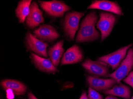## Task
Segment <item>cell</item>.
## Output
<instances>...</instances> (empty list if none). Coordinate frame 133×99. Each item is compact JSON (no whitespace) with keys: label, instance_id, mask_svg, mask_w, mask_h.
Returning a JSON list of instances; mask_svg holds the SVG:
<instances>
[{"label":"cell","instance_id":"1","mask_svg":"<svg viewBox=\"0 0 133 99\" xmlns=\"http://www.w3.org/2000/svg\"><path fill=\"white\" fill-rule=\"evenodd\" d=\"M97 20L98 16L95 12L87 15L81 24L76 39L77 42L92 41L99 37L100 33L95 27Z\"/></svg>","mask_w":133,"mask_h":99},{"label":"cell","instance_id":"2","mask_svg":"<svg viewBox=\"0 0 133 99\" xmlns=\"http://www.w3.org/2000/svg\"><path fill=\"white\" fill-rule=\"evenodd\" d=\"M133 68V48L129 49L127 54L119 66L113 73L110 74L109 77L114 79L119 84L129 74Z\"/></svg>","mask_w":133,"mask_h":99},{"label":"cell","instance_id":"3","mask_svg":"<svg viewBox=\"0 0 133 99\" xmlns=\"http://www.w3.org/2000/svg\"><path fill=\"white\" fill-rule=\"evenodd\" d=\"M84 15L83 12L74 11L69 12L66 15L64 21V32L70 40H74L80 20Z\"/></svg>","mask_w":133,"mask_h":99},{"label":"cell","instance_id":"4","mask_svg":"<svg viewBox=\"0 0 133 99\" xmlns=\"http://www.w3.org/2000/svg\"><path fill=\"white\" fill-rule=\"evenodd\" d=\"M39 3L41 8L48 14L54 17H62L65 12L71 9L69 6L62 1H39Z\"/></svg>","mask_w":133,"mask_h":99},{"label":"cell","instance_id":"5","mask_svg":"<svg viewBox=\"0 0 133 99\" xmlns=\"http://www.w3.org/2000/svg\"><path fill=\"white\" fill-rule=\"evenodd\" d=\"M82 66L93 77H109V68L107 65L103 62L92 61L88 59L82 64Z\"/></svg>","mask_w":133,"mask_h":99},{"label":"cell","instance_id":"6","mask_svg":"<svg viewBox=\"0 0 133 99\" xmlns=\"http://www.w3.org/2000/svg\"><path fill=\"white\" fill-rule=\"evenodd\" d=\"M132 45L131 44L123 47L112 53L100 57L98 60L109 65L113 70L117 69L122 61L126 57L127 50Z\"/></svg>","mask_w":133,"mask_h":99},{"label":"cell","instance_id":"7","mask_svg":"<svg viewBox=\"0 0 133 99\" xmlns=\"http://www.w3.org/2000/svg\"><path fill=\"white\" fill-rule=\"evenodd\" d=\"M116 17L109 13L102 12L100 14V19L96 24V27L101 31L102 41L104 40L112 32L116 21Z\"/></svg>","mask_w":133,"mask_h":99},{"label":"cell","instance_id":"8","mask_svg":"<svg viewBox=\"0 0 133 99\" xmlns=\"http://www.w3.org/2000/svg\"><path fill=\"white\" fill-rule=\"evenodd\" d=\"M26 43L27 47L30 50L43 57H47L48 54L46 51L48 44L42 42L36 37L31 33L28 32L26 36Z\"/></svg>","mask_w":133,"mask_h":99},{"label":"cell","instance_id":"9","mask_svg":"<svg viewBox=\"0 0 133 99\" xmlns=\"http://www.w3.org/2000/svg\"><path fill=\"white\" fill-rule=\"evenodd\" d=\"M86 79L90 87L98 91L110 89L117 84L116 81L112 78L100 79L88 75L87 76Z\"/></svg>","mask_w":133,"mask_h":99},{"label":"cell","instance_id":"10","mask_svg":"<svg viewBox=\"0 0 133 99\" xmlns=\"http://www.w3.org/2000/svg\"><path fill=\"white\" fill-rule=\"evenodd\" d=\"M26 22L28 26L31 28L38 26L44 22L42 12L35 2H33L30 5V12L26 18Z\"/></svg>","mask_w":133,"mask_h":99},{"label":"cell","instance_id":"11","mask_svg":"<svg viewBox=\"0 0 133 99\" xmlns=\"http://www.w3.org/2000/svg\"><path fill=\"white\" fill-rule=\"evenodd\" d=\"M36 37L43 41H52L59 37L57 31L50 25H43L34 30Z\"/></svg>","mask_w":133,"mask_h":99},{"label":"cell","instance_id":"12","mask_svg":"<svg viewBox=\"0 0 133 99\" xmlns=\"http://www.w3.org/2000/svg\"><path fill=\"white\" fill-rule=\"evenodd\" d=\"M87 9H96L111 12L119 15H122V10L116 2L108 1H94Z\"/></svg>","mask_w":133,"mask_h":99},{"label":"cell","instance_id":"13","mask_svg":"<svg viewBox=\"0 0 133 99\" xmlns=\"http://www.w3.org/2000/svg\"><path fill=\"white\" fill-rule=\"evenodd\" d=\"M83 53L77 45H74L69 48L63 54L61 65L71 64L81 62L83 59Z\"/></svg>","mask_w":133,"mask_h":99},{"label":"cell","instance_id":"14","mask_svg":"<svg viewBox=\"0 0 133 99\" xmlns=\"http://www.w3.org/2000/svg\"><path fill=\"white\" fill-rule=\"evenodd\" d=\"M32 59L35 66L39 70L48 73H55L58 71L52 64L50 59L44 58L35 54H31Z\"/></svg>","mask_w":133,"mask_h":99},{"label":"cell","instance_id":"15","mask_svg":"<svg viewBox=\"0 0 133 99\" xmlns=\"http://www.w3.org/2000/svg\"><path fill=\"white\" fill-rule=\"evenodd\" d=\"M1 85L4 90H12L17 95H23L26 91L27 87L25 85L15 80H4L1 82Z\"/></svg>","mask_w":133,"mask_h":99},{"label":"cell","instance_id":"16","mask_svg":"<svg viewBox=\"0 0 133 99\" xmlns=\"http://www.w3.org/2000/svg\"><path fill=\"white\" fill-rule=\"evenodd\" d=\"M102 92L106 94L120 97L125 99H130L131 96L130 88L121 82L115 85L111 89L103 91Z\"/></svg>","mask_w":133,"mask_h":99},{"label":"cell","instance_id":"17","mask_svg":"<svg viewBox=\"0 0 133 99\" xmlns=\"http://www.w3.org/2000/svg\"><path fill=\"white\" fill-rule=\"evenodd\" d=\"M64 41L62 40L58 42L53 47L49 48L48 53L52 64L55 67L58 66L60 60L64 52L63 46Z\"/></svg>","mask_w":133,"mask_h":99},{"label":"cell","instance_id":"18","mask_svg":"<svg viewBox=\"0 0 133 99\" xmlns=\"http://www.w3.org/2000/svg\"><path fill=\"white\" fill-rule=\"evenodd\" d=\"M31 0H23L18 3L15 13L20 23H23L29 14Z\"/></svg>","mask_w":133,"mask_h":99},{"label":"cell","instance_id":"19","mask_svg":"<svg viewBox=\"0 0 133 99\" xmlns=\"http://www.w3.org/2000/svg\"><path fill=\"white\" fill-rule=\"evenodd\" d=\"M87 97L89 99H103L102 95L90 87L89 88Z\"/></svg>","mask_w":133,"mask_h":99},{"label":"cell","instance_id":"20","mask_svg":"<svg viewBox=\"0 0 133 99\" xmlns=\"http://www.w3.org/2000/svg\"><path fill=\"white\" fill-rule=\"evenodd\" d=\"M123 81L133 88V71H131L128 76L123 80Z\"/></svg>","mask_w":133,"mask_h":99},{"label":"cell","instance_id":"21","mask_svg":"<svg viewBox=\"0 0 133 99\" xmlns=\"http://www.w3.org/2000/svg\"><path fill=\"white\" fill-rule=\"evenodd\" d=\"M28 98L29 99H38L31 92L28 93Z\"/></svg>","mask_w":133,"mask_h":99},{"label":"cell","instance_id":"22","mask_svg":"<svg viewBox=\"0 0 133 99\" xmlns=\"http://www.w3.org/2000/svg\"><path fill=\"white\" fill-rule=\"evenodd\" d=\"M79 99H89L86 92H83L81 94Z\"/></svg>","mask_w":133,"mask_h":99},{"label":"cell","instance_id":"23","mask_svg":"<svg viewBox=\"0 0 133 99\" xmlns=\"http://www.w3.org/2000/svg\"><path fill=\"white\" fill-rule=\"evenodd\" d=\"M105 99H119L118 98L112 95H110V96H108L105 98Z\"/></svg>","mask_w":133,"mask_h":99},{"label":"cell","instance_id":"24","mask_svg":"<svg viewBox=\"0 0 133 99\" xmlns=\"http://www.w3.org/2000/svg\"><path fill=\"white\" fill-rule=\"evenodd\" d=\"M131 99H133V96H132V98H131Z\"/></svg>","mask_w":133,"mask_h":99}]
</instances>
